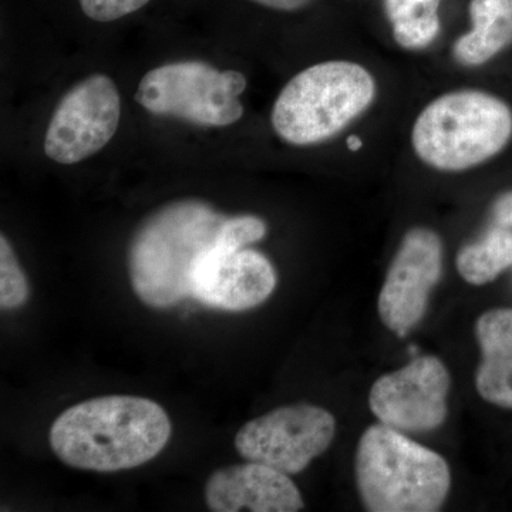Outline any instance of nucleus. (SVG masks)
I'll return each mask as SVG.
<instances>
[{
	"label": "nucleus",
	"instance_id": "nucleus-1",
	"mask_svg": "<svg viewBox=\"0 0 512 512\" xmlns=\"http://www.w3.org/2000/svg\"><path fill=\"white\" fill-rule=\"evenodd\" d=\"M170 437L171 421L160 404L144 397L104 396L60 414L49 441L67 466L114 473L153 460Z\"/></svg>",
	"mask_w": 512,
	"mask_h": 512
},
{
	"label": "nucleus",
	"instance_id": "nucleus-2",
	"mask_svg": "<svg viewBox=\"0 0 512 512\" xmlns=\"http://www.w3.org/2000/svg\"><path fill=\"white\" fill-rule=\"evenodd\" d=\"M225 220L197 200L171 202L146 218L128 247V272L140 301L167 309L191 296L192 272L220 244Z\"/></svg>",
	"mask_w": 512,
	"mask_h": 512
},
{
	"label": "nucleus",
	"instance_id": "nucleus-3",
	"mask_svg": "<svg viewBox=\"0 0 512 512\" xmlns=\"http://www.w3.org/2000/svg\"><path fill=\"white\" fill-rule=\"evenodd\" d=\"M512 140V107L480 89L440 94L417 114L414 156L443 173H461L500 156Z\"/></svg>",
	"mask_w": 512,
	"mask_h": 512
},
{
	"label": "nucleus",
	"instance_id": "nucleus-4",
	"mask_svg": "<svg viewBox=\"0 0 512 512\" xmlns=\"http://www.w3.org/2000/svg\"><path fill=\"white\" fill-rule=\"evenodd\" d=\"M375 74L352 60H328L293 76L276 97V136L296 147L318 146L345 131L373 106Z\"/></svg>",
	"mask_w": 512,
	"mask_h": 512
},
{
	"label": "nucleus",
	"instance_id": "nucleus-5",
	"mask_svg": "<svg viewBox=\"0 0 512 512\" xmlns=\"http://www.w3.org/2000/svg\"><path fill=\"white\" fill-rule=\"evenodd\" d=\"M355 473L367 511H439L450 493L447 461L383 423L367 427L360 437Z\"/></svg>",
	"mask_w": 512,
	"mask_h": 512
},
{
	"label": "nucleus",
	"instance_id": "nucleus-6",
	"mask_svg": "<svg viewBox=\"0 0 512 512\" xmlns=\"http://www.w3.org/2000/svg\"><path fill=\"white\" fill-rule=\"evenodd\" d=\"M247 79L237 70L202 62L164 64L143 77L136 101L156 116H170L205 127H225L244 116L239 96Z\"/></svg>",
	"mask_w": 512,
	"mask_h": 512
},
{
	"label": "nucleus",
	"instance_id": "nucleus-7",
	"mask_svg": "<svg viewBox=\"0 0 512 512\" xmlns=\"http://www.w3.org/2000/svg\"><path fill=\"white\" fill-rule=\"evenodd\" d=\"M335 434L336 420L328 410L292 404L244 424L235 436V447L245 460L292 476L325 453Z\"/></svg>",
	"mask_w": 512,
	"mask_h": 512
},
{
	"label": "nucleus",
	"instance_id": "nucleus-8",
	"mask_svg": "<svg viewBox=\"0 0 512 512\" xmlns=\"http://www.w3.org/2000/svg\"><path fill=\"white\" fill-rule=\"evenodd\" d=\"M120 93L106 74H93L59 101L45 137V153L59 164H76L99 153L119 128Z\"/></svg>",
	"mask_w": 512,
	"mask_h": 512
},
{
	"label": "nucleus",
	"instance_id": "nucleus-9",
	"mask_svg": "<svg viewBox=\"0 0 512 512\" xmlns=\"http://www.w3.org/2000/svg\"><path fill=\"white\" fill-rule=\"evenodd\" d=\"M450 386V373L439 357H414L409 365L376 380L369 394L370 410L392 429L426 433L446 421Z\"/></svg>",
	"mask_w": 512,
	"mask_h": 512
},
{
	"label": "nucleus",
	"instance_id": "nucleus-10",
	"mask_svg": "<svg viewBox=\"0 0 512 512\" xmlns=\"http://www.w3.org/2000/svg\"><path fill=\"white\" fill-rule=\"evenodd\" d=\"M443 272V242L434 229L414 227L404 234L380 291V320L406 336L426 315L431 289Z\"/></svg>",
	"mask_w": 512,
	"mask_h": 512
},
{
	"label": "nucleus",
	"instance_id": "nucleus-11",
	"mask_svg": "<svg viewBox=\"0 0 512 512\" xmlns=\"http://www.w3.org/2000/svg\"><path fill=\"white\" fill-rule=\"evenodd\" d=\"M275 286V269L266 256L254 249L227 251L220 244L202 256L191 276L192 298L231 312L256 308Z\"/></svg>",
	"mask_w": 512,
	"mask_h": 512
},
{
	"label": "nucleus",
	"instance_id": "nucleus-12",
	"mask_svg": "<svg viewBox=\"0 0 512 512\" xmlns=\"http://www.w3.org/2000/svg\"><path fill=\"white\" fill-rule=\"evenodd\" d=\"M205 501L214 512H296L305 505L288 474L252 461L215 471Z\"/></svg>",
	"mask_w": 512,
	"mask_h": 512
},
{
	"label": "nucleus",
	"instance_id": "nucleus-13",
	"mask_svg": "<svg viewBox=\"0 0 512 512\" xmlns=\"http://www.w3.org/2000/svg\"><path fill=\"white\" fill-rule=\"evenodd\" d=\"M476 336L481 349L477 392L485 402L512 410V309L484 312L477 319Z\"/></svg>",
	"mask_w": 512,
	"mask_h": 512
},
{
	"label": "nucleus",
	"instance_id": "nucleus-14",
	"mask_svg": "<svg viewBox=\"0 0 512 512\" xmlns=\"http://www.w3.org/2000/svg\"><path fill=\"white\" fill-rule=\"evenodd\" d=\"M471 28L453 45L464 67H481L512 46V0H470Z\"/></svg>",
	"mask_w": 512,
	"mask_h": 512
},
{
	"label": "nucleus",
	"instance_id": "nucleus-15",
	"mask_svg": "<svg viewBox=\"0 0 512 512\" xmlns=\"http://www.w3.org/2000/svg\"><path fill=\"white\" fill-rule=\"evenodd\" d=\"M441 0H384L394 42L404 50L427 49L440 35Z\"/></svg>",
	"mask_w": 512,
	"mask_h": 512
},
{
	"label": "nucleus",
	"instance_id": "nucleus-16",
	"mask_svg": "<svg viewBox=\"0 0 512 512\" xmlns=\"http://www.w3.org/2000/svg\"><path fill=\"white\" fill-rule=\"evenodd\" d=\"M456 266L468 284L481 286L495 281L512 266V232L494 228L480 241L464 245L458 251Z\"/></svg>",
	"mask_w": 512,
	"mask_h": 512
},
{
	"label": "nucleus",
	"instance_id": "nucleus-17",
	"mask_svg": "<svg viewBox=\"0 0 512 512\" xmlns=\"http://www.w3.org/2000/svg\"><path fill=\"white\" fill-rule=\"evenodd\" d=\"M28 279L5 235L0 237V306L3 311L16 309L28 302Z\"/></svg>",
	"mask_w": 512,
	"mask_h": 512
},
{
	"label": "nucleus",
	"instance_id": "nucleus-18",
	"mask_svg": "<svg viewBox=\"0 0 512 512\" xmlns=\"http://www.w3.org/2000/svg\"><path fill=\"white\" fill-rule=\"evenodd\" d=\"M266 224L255 215L227 217L221 228L220 245L227 251H239L249 244L261 241L265 237Z\"/></svg>",
	"mask_w": 512,
	"mask_h": 512
},
{
	"label": "nucleus",
	"instance_id": "nucleus-19",
	"mask_svg": "<svg viewBox=\"0 0 512 512\" xmlns=\"http://www.w3.org/2000/svg\"><path fill=\"white\" fill-rule=\"evenodd\" d=\"M150 0H80L87 18L107 23L124 18L146 6Z\"/></svg>",
	"mask_w": 512,
	"mask_h": 512
},
{
	"label": "nucleus",
	"instance_id": "nucleus-20",
	"mask_svg": "<svg viewBox=\"0 0 512 512\" xmlns=\"http://www.w3.org/2000/svg\"><path fill=\"white\" fill-rule=\"evenodd\" d=\"M251 2L264 8L281 10V12H295L311 5L313 0H251Z\"/></svg>",
	"mask_w": 512,
	"mask_h": 512
},
{
	"label": "nucleus",
	"instance_id": "nucleus-21",
	"mask_svg": "<svg viewBox=\"0 0 512 512\" xmlns=\"http://www.w3.org/2000/svg\"><path fill=\"white\" fill-rule=\"evenodd\" d=\"M495 215L501 227H510L512 225V192L504 195L495 207Z\"/></svg>",
	"mask_w": 512,
	"mask_h": 512
},
{
	"label": "nucleus",
	"instance_id": "nucleus-22",
	"mask_svg": "<svg viewBox=\"0 0 512 512\" xmlns=\"http://www.w3.org/2000/svg\"><path fill=\"white\" fill-rule=\"evenodd\" d=\"M348 147L352 151H357L360 147H362V140H360V138L357 136L349 137Z\"/></svg>",
	"mask_w": 512,
	"mask_h": 512
}]
</instances>
